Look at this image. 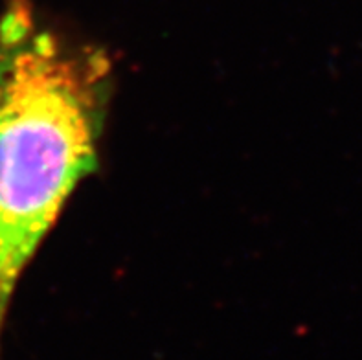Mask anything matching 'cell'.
<instances>
[{
  "label": "cell",
  "mask_w": 362,
  "mask_h": 360,
  "mask_svg": "<svg viewBox=\"0 0 362 360\" xmlns=\"http://www.w3.org/2000/svg\"><path fill=\"white\" fill-rule=\"evenodd\" d=\"M110 94L103 54L41 26L30 0L0 18V335L18 278L98 166Z\"/></svg>",
  "instance_id": "obj_1"
}]
</instances>
